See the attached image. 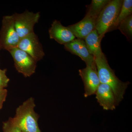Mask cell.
Returning a JSON list of instances; mask_svg holds the SVG:
<instances>
[{
  "mask_svg": "<svg viewBox=\"0 0 132 132\" xmlns=\"http://www.w3.org/2000/svg\"><path fill=\"white\" fill-rule=\"evenodd\" d=\"M117 29H119L128 40H131L132 37V15L121 22Z\"/></svg>",
  "mask_w": 132,
  "mask_h": 132,
  "instance_id": "2e32d148",
  "label": "cell"
},
{
  "mask_svg": "<svg viewBox=\"0 0 132 132\" xmlns=\"http://www.w3.org/2000/svg\"><path fill=\"white\" fill-rule=\"evenodd\" d=\"M96 21L95 19L85 15L80 21L68 27L75 37L83 40L95 29Z\"/></svg>",
  "mask_w": 132,
  "mask_h": 132,
  "instance_id": "7c38bea8",
  "label": "cell"
},
{
  "mask_svg": "<svg viewBox=\"0 0 132 132\" xmlns=\"http://www.w3.org/2000/svg\"><path fill=\"white\" fill-rule=\"evenodd\" d=\"M132 13V0L123 1L122 6L119 15L113 26L109 29L108 32L117 29L118 26L122 21L131 15Z\"/></svg>",
  "mask_w": 132,
  "mask_h": 132,
  "instance_id": "5bb4252c",
  "label": "cell"
},
{
  "mask_svg": "<svg viewBox=\"0 0 132 132\" xmlns=\"http://www.w3.org/2000/svg\"><path fill=\"white\" fill-rule=\"evenodd\" d=\"M95 61L101 83L107 84L111 88L115 96L116 105H118L124 98L130 82H123L119 79L109 65L104 54L95 58Z\"/></svg>",
  "mask_w": 132,
  "mask_h": 132,
  "instance_id": "6da1fadb",
  "label": "cell"
},
{
  "mask_svg": "<svg viewBox=\"0 0 132 132\" xmlns=\"http://www.w3.org/2000/svg\"><path fill=\"white\" fill-rule=\"evenodd\" d=\"M64 47L71 53L80 57L87 67L96 68L95 58L89 53L83 39L78 38L75 39L64 45Z\"/></svg>",
  "mask_w": 132,
  "mask_h": 132,
  "instance_id": "9c48e42d",
  "label": "cell"
},
{
  "mask_svg": "<svg viewBox=\"0 0 132 132\" xmlns=\"http://www.w3.org/2000/svg\"><path fill=\"white\" fill-rule=\"evenodd\" d=\"M6 69H0V89L5 88L7 86L10 79L6 74Z\"/></svg>",
  "mask_w": 132,
  "mask_h": 132,
  "instance_id": "ac0fdd59",
  "label": "cell"
},
{
  "mask_svg": "<svg viewBox=\"0 0 132 132\" xmlns=\"http://www.w3.org/2000/svg\"><path fill=\"white\" fill-rule=\"evenodd\" d=\"M85 42L89 53L95 59L103 54L102 51L101 43L102 40L100 38L96 29L90 33L85 39Z\"/></svg>",
  "mask_w": 132,
  "mask_h": 132,
  "instance_id": "4fadbf2b",
  "label": "cell"
},
{
  "mask_svg": "<svg viewBox=\"0 0 132 132\" xmlns=\"http://www.w3.org/2000/svg\"><path fill=\"white\" fill-rule=\"evenodd\" d=\"M20 39L15 27L13 15L3 17L0 33V46L9 51L17 47Z\"/></svg>",
  "mask_w": 132,
  "mask_h": 132,
  "instance_id": "5b68a950",
  "label": "cell"
},
{
  "mask_svg": "<svg viewBox=\"0 0 132 132\" xmlns=\"http://www.w3.org/2000/svg\"><path fill=\"white\" fill-rule=\"evenodd\" d=\"M7 91L5 88L0 89V109L2 108L3 105L6 100Z\"/></svg>",
  "mask_w": 132,
  "mask_h": 132,
  "instance_id": "d6986e66",
  "label": "cell"
},
{
  "mask_svg": "<svg viewBox=\"0 0 132 132\" xmlns=\"http://www.w3.org/2000/svg\"><path fill=\"white\" fill-rule=\"evenodd\" d=\"M85 86L84 96L86 98L95 94L100 84L97 68L86 66L85 68L79 70Z\"/></svg>",
  "mask_w": 132,
  "mask_h": 132,
  "instance_id": "ba28073f",
  "label": "cell"
},
{
  "mask_svg": "<svg viewBox=\"0 0 132 132\" xmlns=\"http://www.w3.org/2000/svg\"><path fill=\"white\" fill-rule=\"evenodd\" d=\"M48 32L50 39H54L61 45H66L76 38L68 27L63 26L57 20L53 22Z\"/></svg>",
  "mask_w": 132,
  "mask_h": 132,
  "instance_id": "30bf717a",
  "label": "cell"
},
{
  "mask_svg": "<svg viewBox=\"0 0 132 132\" xmlns=\"http://www.w3.org/2000/svg\"><path fill=\"white\" fill-rule=\"evenodd\" d=\"M3 132H22L13 118H10L7 121L3 122Z\"/></svg>",
  "mask_w": 132,
  "mask_h": 132,
  "instance_id": "e0dca14e",
  "label": "cell"
},
{
  "mask_svg": "<svg viewBox=\"0 0 132 132\" xmlns=\"http://www.w3.org/2000/svg\"><path fill=\"white\" fill-rule=\"evenodd\" d=\"M12 15L15 29L21 39L34 32V27L39 20L40 13L26 10L21 13H15Z\"/></svg>",
  "mask_w": 132,
  "mask_h": 132,
  "instance_id": "277c9868",
  "label": "cell"
},
{
  "mask_svg": "<svg viewBox=\"0 0 132 132\" xmlns=\"http://www.w3.org/2000/svg\"><path fill=\"white\" fill-rule=\"evenodd\" d=\"M36 106L32 97L17 108L13 120L22 132H41L38 124L39 116L34 111Z\"/></svg>",
  "mask_w": 132,
  "mask_h": 132,
  "instance_id": "7a4b0ae2",
  "label": "cell"
},
{
  "mask_svg": "<svg viewBox=\"0 0 132 132\" xmlns=\"http://www.w3.org/2000/svg\"><path fill=\"white\" fill-rule=\"evenodd\" d=\"M109 1V0H93L86 16L97 20L100 13Z\"/></svg>",
  "mask_w": 132,
  "mask_h": 132,
  "instance_id": "9a60e30c",
  "label": "cell"
},
{
  "mask_svg": "<svg viewBox=\"0 0 132 132\" xmlns=\"http://www.w3.org/2000/svg\"><path fill=\"white\" fill-rule=\"evenodd\" d=\"M17 47L26 52L36 62L45 55L42 45L34 32L20 39Z\"/></svg>",
  "mask_w": 132,
  "mask_h": 132,
  "instance_id": "52a82bcc",
  "label": "cell"
},
{
  "mask_svg": "<svg viewBox=\"0 0 132 132\" xmlns=\"http://www.w3.org/2000/svg\"><path fill=\"white\" fill-rule=\"evenodd\" d=\"M9 52L13 59L15 67L19 72L25 77H30L35 73L37 62L29 55L17 47Z\"/></svg>",
  "mask_w": 132,
  "mask_h": 132,
  "instance_id": "8992f818",
  "label": "cell"
},
{
  "mask_svg": "<svg viewBox=\"0 0 132 132\" xmlns=\"http://www.w3.org/2000/svg\"><path fill=\"white\" fill-rule=\"evenodd\" d=\"M95 94L97 101L104 110L113 111L115 109L117 105L115 96L108 85L101 83Z\"/></svg>",
  "mask_w": 132,
  "mask_h": 132,
  "instance_id": "8fae6325",
  "label": "cell"
},
{
  "mask_svg": "<svg viewBox=\"0 0 132 132\" xmlns=\"http://www.w3.org/2000/svg\"><path fill=\"white\" fill-rule=\"evenodd\" d=\"M123 2V0L109 1L97 17L95 29L101 40L115 22Z\"/></svg>",
  "mask_w": 132,
  "mask_h": 132,
  "instance_id": "3957f363",
  "label": "cell"
},
{
  "mask_svg": "<svg viewBox=\"0 0 132 132\" xmlns=\"http://www.w3.org/2000/svg\"><path fill=\"white\" fill-rule=\"evenodd\" d=\"M0 47H1V46H0Z\"/></svg>",
  "mask_w": 132,
  "mask_h": 132,
  "instance_id": "ffe728a7",
  "label": "cell"
}]
</instances>
